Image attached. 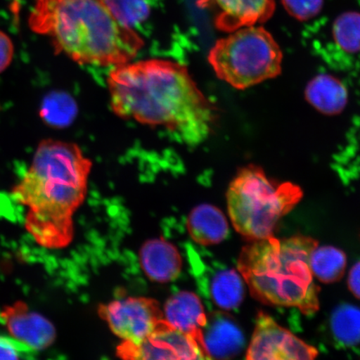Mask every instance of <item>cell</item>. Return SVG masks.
<instances>
[{
	"label": "cell",
	"instance_id": "1",
	"mask_svg": "<svg viewBox=\"0 0 360 360\" xmlns=\"http://www.w3.org/2000/svg\"><path fill=\"white\" fill-rule=\"evenodd\" d=\"M107 83L112 110L120 118L162 126L188 146L210 136L214 107L186 66L155 58L129 62L115 67Z\"/></svg>",
	"mask_w": 360,
	"mask_h": 360
},
{
	"label": "cell",
	"instance_id": "2",
	"mask_svg": "<svg viewBox=\"0 0 360 360\" xmlns=\"http://www.w3.org/2000/svg\"><path fill=\"white\" fill-rule=\"evenodd\" d=\"M92 162L75 143L44 139L12 197L28 208L25 228L40 246L63 249L74 238L73 216L86 196Z\"/></svg>",
	"mask_w": 360,
	"mask_h": 360
},
{
	"label": "cell",
	"instance_id": "3",
	"mask_svg": "<svg viewBox=\"0 0 360 360\" xmlns=\"http://www.w3.org/2000/svg\"><path fill=\"white\" fill-rule=\"evenodd\" d=\"M29 26L47 36L56 53L81 65H124L143 46L141 36L117 20L102 0H35Z\"/></svg>",
	"mask_w": 360,
	"mask_h": 360
},
{
	"label": "cell",
	"instance_id": "4",
	"mask_svg": "<svg viewBox=\"0 0 360 360\" xmlns=\"http://www.w3.org/2000/svg\"><path fill=\"white\" fill-rule=\"evenodd\" d=\"M317 246V240L303 236H273L253 241L243 248L238 269L259 302L313 314L319 308V288L314 281L309 257Z\"/></svg>",
	"mask_w": 360,
	"mask_h": 360
},
{
	"label": "cell",
	"instance_id": "5",
	"mask_svg": "<svg viewBox=\"0 0 360 360\" xmlns=\"http://www.w3.org/2000/svg\"><path fill=\"white\" fill-rule=\"evenodd\" d=\"M303 198L301 188L291 182L269 178L259 166L242 168L229 184L227 205L236 231L246 240L273 236L278 221Z\"/></svg>",
	"mask_w": 360,
	"mask_h": 360
},
{
	"label": "cell",
	"instance_id": "6",
	"mask_svg": "<svg viewBox=\"0 0 360 360\" xmlns=\"http://www.w3.org/2000/svg\"><path fill=\"white\" fill-rule=\"evenodd\" d=\"M229 34L214 44L208 56L219 79L245 89L280 75L283 53L269 31L255 25Z\"/></svg>",
	"mask_w": 360,
	"mask_h": 360
},
{
	"label": "cell",
	"instance_id": "7",
	"mask_svg": "<svg viewBox=\"0 0 360 360\" xmlns=\"http://www.w3.org/2000/svg\"><path fill=\"white\" fill-rule=\"evenodd\" d=\"M98 314L123 341L139 344L167 323L154 299L128 297L98 307Z\"/></svg>",
	"mask_w": 360,
	"mask_h": 360
},
{
	"label": "cell",
	"instance_id": "8",
	"mask_svg": "<svg viewBox=\"0 0 360 360\" xmlns=\"http://www.w3.org/2000/svg\"><path fill=\"white\" fill-rule=\"evenodd\" d=\"M318 354L316 349L278 325L269 315L259 313L247 359L309 360L316 358Z\"/></svg>",
	"mask_w": 360,
	"mask_h": 360
},
{
	"label": "cell",
	"instance_id": "9",
	"mask_svg": "<svg viewBox=\"0 0 360 360\" xmlns=\"http://www.w3.org/2000/svg\"><path fill=\"white\" fill-rule=\"evenodd\" d=\"M117 355L124 359H205L197 342L168 322L141 343L123 341Z\"/></svg>",
	"mask_w": 360,
	"mask_h": 360
},
{
	"label": "cell",
	"instance_id": "10",
	"mask_svg": "<svg viewBox=\"0 0 360 360\" xmlns=\"http://www.w3.org/2000/svg\"><path fill=\"white\" fill-rule=\"evenodd\" d=\"M198 6L214 13L216 28L223 32L263 24L276 11L274 0H197Z\"/></svg>",
	"mask_w": 360,
	"mask_h": 360
},
{
	"label": "cell",
	"instance_id": "11",
	"mask_svg": "<svg viewBox=\"0 0 360 360\" xmlns=\"http://www.w3.org/2000/svg\"><path fill=\"white\" fill-rule=\"evenodd\" d=\"M0 321L12 337L36 351L47 349L56 341V330L53 323L30 310L22 301L4 307L0 311Z\"/></svg>",
	"mask_w": 360,
	"mask_h": 360
},
{
	"label": "cell",
	"instance_id": "12",
	"mask_svg": "<svg viewBox=\"0 0 360 360\" xmlns=\"http://www.w3.org/2000/svg\"><path fill=\"white\" fill-rule=\"evenodd\" d=\"M245 346L244 334L231 315L216 311L207 314L202 330V351L208 359H229L237 356Z\"/></svg>",
	"mask_w": 360,
	"mask_h": 360
},
{
	"label": "cell",
	"instance_id": "13",
	"mask_svg": "<svg viewBox=\"0 0 360 360\" xmlns=\"http://www.w3.org/2000/svg\"><path fill=\"white\" fill-rule=\"evenodd\" d=\"M164 315L175 330L193 338L202 354V330L206 325L207 314L199 296L188 291L177 292L165 303Z\"/></svg>",
	"mask_w": 360,
	"mask_h": 360
},
{
	"label": "cell",
	"instance_id": "14",
	"mask_svg": "<svg viewBox=\"0 0 360 360\" xmlns=\"http://www.w3.org/2000/svg\"><path fill=\"white\" fill-rule=\"evenodd\" d=\"M139 257L143 271L153 281H173L181 271L182 258L176 247L160 238L146 242Z\"/></svg>",
	"mask_w": 360,
	"mask_h": 360
},
{
	"label": "cell",
	"instance_id": "15",
	"mask_svg": "<svg viewBox=\"0 0 360 360\" xmlns=\"http://www.w3.org/2000/svg\"><path fill=\"white\" fill-rule=\"evenodd\" d=\"M187 229L193 240L205 246L219 244L229 232L227 219L222 211L210 205H201L191 211Z\"/></svg>",
	"mask_w": 360,
	"mask_h": 360
},
{
	"label": "cell",
	"instance_id": "16",
	"mask_svg": "<svg viewBox=\"0 0 360 360\" xmlns=\"http://www.w3.org/2000/svg\"><path fill=\"white\" fill-rule=\"evenodd\" d=\"M306 100L323 115H339L348 102V92L339 79L330 75H319L308 84Z\"/></svg>",
	"mask_w": 360,
	"mask_h": 360
},
{
	"label": "cell",
	"instance_id": "17",
	"mask_svg": "<svg viewBox=\"0 0 360 360\" xmlns=\"http://www.w3.org/2000/svg\"><path fill=\"white\" fill-rule=\"evenodd\" d=\"M244 278L235 269L218 270L211 278L209 292L214 303L225 310L238 308L245 298Z\"/></svg>",
	"mask_w": 360,
	"mask_h": 360
},
{
	"label": "cell",
	"instance_id": "18",
	"mask_svg": "<svg viewBox=\"0 0 360 360\" xmlns=\"http://www.w3.org/2000/svg\"><path fill=\"white\" fill-rule=\"evenodd\" d=\"M347 258L343 251L332 246H317L309 257L313 276L323 283H335L343 278Z\"/></svg>",
	"mask_w": 360,
	"mask_h": 360
},
{
	"label": "cell",
	"instance_id": "19",
	"mask_svg": "<svg viewBox=\"0 0 360 360\" xmlns=\"http://www.w3.org/2000/svg\"><path fill=\"white\" fill-rule=\"evenodd\" d=\"M40 117L53 128L70 126L78 115V106L74 98L63 91H53L44 98Z\"/></svg>",
	"mask_w": 360,
	"mask_h": 360
},
{
	"label": "cell",
	"instance_id": "20",
	"mask_svg": "<svg viewBox=\"0 0 360 360\" xmlns=\"http://www.w3.org/2000/svg\"><path fill=\"white\" fill-rule=\"evenodd\" d=\"M330 328L335 339L342 345L360 344V309L351 304H342L333 312Z\"/></svg>",
	"mask_w": 360,
	"mask_h": 360
},
{
	"label": "cell",
	"instance_id": "21",
	"mask_svg": "<svg viewBox=\"0 0 360 360\" xmlns=\"http://www.w3.org/2000/svg\"><path fill=\"white\" fill-rule=\"evenodd\" d=\"M335 43L349 53L360 51V13L347 12L337 18L333 26Z\"/></svg>",
	"mask_w": 360,
	"mask_h": 360
},
{
	"label": "cell",
	"instance_id": "22",
	"mask_svg": "<svg viewBox=\"0 0 360 360\" xmlns=\"http://www.w3.org/2000/svg\"><path fill=\"white\" fill-rule=\"evenodd\" d=\"M115 19L133 28L150 16V6L147 0H102Z\"/></svg>",
	"mask_w": 360,
	"mask_h": 360
},
{
	"label": "cell",
	"instance_id": "23",
	"mask_svg": "<svg viewBox=\"0 0 360 360\" xmlns=\"http://www.w3.org/2000/svg\"><path fill=\"white\" fill-rule=\"evenodd\" d=\"M283 7L295 19L306 21L319 15L323 0H282Z\"/></svg>",
	"mask_w": 360,
	"mask_h": 360
},
{
	"label": "cell",
	"instance_id": "24",
	"mask_svg": "<svg viewBox=\"0 0 360 360\" xmlns=\"http://www.w3.org/2000/svg\"><path fill=\"white\" fill-rule=\"evenodd\" d=\"M37 351L12 336H0V359H29Z\"/></svg>",
	"mask_w": 360,
	"mask_h": 360
},
{
	"label": "cell",
	"instance_id": "25",
	"mask_svg": "<svg viewBox=\"0 0 360 360\" xmlns=\"http://www.w3.org/2000/svg\"><path fill=\"white\" fill-rule=\"evenodd\" d=\"M15 56V45L10 36L0 30V74L11 65Z\"/></svg>",
	"mask_w": 360,
	"mask_h": 360
},
{
	"label": "cell",
	"instance_id": "26",
	"mask_svg": "<svg viewBox=\"0 0 360 360\" xmlns=\"http://www.w3.org/2000/svg\"><path fill=\"white\" fill-rule=\"evenodd\" d=\"M348 285L352 294L360 300V262L355 264L353 268L351 269Z\"/></svg>",
	"mask_w": 360,
	"mask_h": 360
}]
</instances>
